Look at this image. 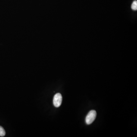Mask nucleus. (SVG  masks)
Wrapping results in <instances>:
<instances>
[{
  "mask_svg": "<svg viewBox=\"0 0 137 137\" xmlns=\"http://www.w3.org/2000/svg\"><path fill=\"white\" fill-rule=\"evenodd\" d=\"M96 111L94 110H91L88 112L85 119L87 124H91L94 121L96 118Z\"/></svg>",
  "mask_w": 137,
  "mask_h": 137,
  "instance_id": "nucleus-1",
  "label": "nucleus"
},
{
  "mask_svg": "<svg viewBox=\"0 0 137 137\" xmlns=\"http://www.w3.org/2000/svg\"><path fill=\"white\" fill-rule=\"evenodd\" d=\"M62 102V96L59 93H58L55 95L53 100V103L55 107L58 108L60 106Z\"/></svg>",
  "mask_w": 137,
  "mask_h": 137,
  "instance_id": "nucleus-2",
  "label": "nucleus"
},
{
  "mask_svg": "<svg viewBox=\"0 0 137 137\" xmlns=\"http://www.w3.org/2000/svg\"><path fill=\"white\" fill-rule=\"evenodd\" d=\"M131 8L134 10H137V1H134L131 5Z\"/></svg>",
  "mask_w": 137,
  "mask_h": 137,
  "instance_id": "nucleus-3",
  "label": "nucleus"
},
{
  "mask_svg": "<svg viewBox=\"0 0 137 137\" xmlns=\"http://www.w3.org/2000/svg\"><path fill=\"white\" fill-rule=\"evenodd\" d=\"M5 135V131L3 127L0 126V136H4Z\"/></svg>",
  "mask_w": 137,
  "mask_h": 137,
  "instance_id": "nucleus-4",
  "label": "nucleus"
}]
</instances>
